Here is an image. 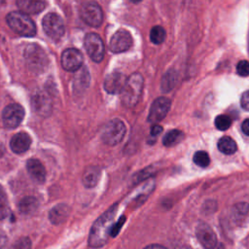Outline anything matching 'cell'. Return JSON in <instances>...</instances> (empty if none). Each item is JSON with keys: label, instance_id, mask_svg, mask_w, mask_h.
I'll list each match as a JSON object with an SVG mask.
<instances>
[{"label": "cell", "instance_id": "obj_1", "mask_svg": "<svg viewBox=\"0 0 249 249\" xmlns=\"http://www.w3.org/2000/svg\"><path fill=\"white\" fill-rule=\"evenodd\" d=\"M117 207V204L111 206L93 223L89 235V245L90 247L98 248L103 246L111 236V229L114 224Z\"/></svg>", "mask_w": 249, "mask_h": 249}, {"label": "cell", "instance_id": "obj_2", "mask_svg": "<svg viewBox=\"0 0 249 249\" xmlns=\"http://www.w3.org/2000/svg\"><path fill=\"white\" fill-rule=\"evenodd\" d=\"M143 78L139 73H133L127 78L121 92L122 101L126 107H133L139 102L143 91Z\"/></svg>", "mask_w": 249, "mask_h": 249}, {"label": "cell", "instance_id": "obj_3", "mask_svg": "<svg viewBox=\"0 0 249 249\" xmlns=\"http://www.w3.org/2000/svg\"><path fill=\"white\" fill-rule=\"evenodd\" d=\"M7 23L16 33L32 37L36 34V26L33 20L21 12H11L7 16Z\"/></svg>", "mask_w": 249, "mask_h": 249}, {"label": "cell", "instance_id": "obj_4", "mask_svg": "<svg viewBox=\"0 0 249 249\" xmlns=\"http://www.w3.org/2000/svg\"><path fill=\"white\" fill-rule=\"evenodd\" d=\"M125 131L126 127L124 122L119 119H114L105 124L101 133V139L105 144L115 146L124 139Z\"/></svg>", "mask_w": 249, "mask_h": 249}, {"label": "cell", "instance_id": "obj_5", "mask_svg": "<svg viewBox=\"0 0 249 249\" xmlns=\"http://www.w3.org/2000/svg\"><path fill=\"white\" fill-rule=\"evenodd\" d=\"M24 57L30 69L36 72L42 71L48 63L47 54L45 53L44 50L36 44L28 45L25 48Z\"/></svg>", "mask_w": 249, "mask_h": 249}, {"label": "cell", "instance_id": "obj_6", "mask_svg": "<svg viewBox=\"0 0 249 249\" xmlns=\"http://www.w3.org/2000/svg\"><path fill=\"white\" fill-rule=\"evenodd\" d=\"M42 25L45 33L53 40H59L64 34L63 20L57 14L50 13L45 16Z\"/></svg>", "mask_w": 249, "mask_h": 249}, {"label": "cell", "instance_id": "obj_7", "mask_svg": "<svg viewBox=\"0 0 249 249\" xmlns=\"http://www.w3.org/2000/svg\"><path fill=\"white\" fill-rule=\"evenodd\" d=\"M80 16L89 26L98 27L103 21V12L95 2H88L81 7Z\"/></svg>", "mask_w": 249, "mask_h": 249}, {"label": "cell", "instance_id": "obj_8", "mask_svg": "<svg viewBox=\"0 0 249 249\" xmlns=\"http://www.w3.org/2000/svg\"><path fill=\"white\" fill-rule=\"evenodd\" d=\"M85 48L89 57L95 61L100 62L104 57V43L99 35L95 33H89L85 37Z\"/></svg>", "mask_w": 249, "mask_h": 249}, {"label": "cell", "instance_id": "obj_9", "mask_svg": "<svg viewBox=\"0 0 249 249\" xmlns=\"http://www.w3.org/2000/svg\"><path fill=\"white\" fill-rule=\"evenodd\" d=\"M132 44L133 40L130 33L125 29H119L111 37L109 47L114 53H120L129 50Z\"/></svg>", "mask_w": 249, "mask_h": 249}, {"label": "cell", "instance_id": "obj_10", "mask_svg": "<svg viewBox=\"0 0 249 249\" xmlns=\"http://www.w3.org/2000/svg\"><path fill=\"white\" fill-rule=\"evenodd\" d=\"M171 101L167 97H158L154 100L151 105L148 122L157 124L165 118L169 109H170Z\"/></svg>", "mask_w": 249, "mask_h": 249}, {"label": "cell", "instance_id": "obj_11", "mask_svg": "<svg viewBox=\"0 0 249 249\" xmlns=\"http://www.w3.org/2000/svg\"><path fill=\"white\" fill-rule=\"evenodd\" d=\"M24 117V110L18 104L8 105L2 114V119L4 125L8 128L17 127L22 121Z\"/></svg>", "mask_w": 249, "mask_h": 249}, {"label": "cell", "instance_id": "obj_12", "mask_svg": "<svg viewBox=\"0 0 249 249\" xmlns=\"http://www.w3.org/2000/svg\"><path fill=\"white\" fill-rule=\"evenodd\" d=\"M83 54L76 49H67L61 54V65L67 71H77L82 67Z\"/></svg>", "mask_w": 249, "mask_h": 249}, {"label": "cell", "instance_id": "obj_13", "mask_svg": "<svg viewBox=\"0 0 249 249\" xmlns=\"http://www.w3.org/2000/svg\"><path fill=\"white\" fill-rule=\"evenodd\" d=\"M127 77H125L123 73L114 71L107 75L104 80V89L108 93L117 94L121 93L124 88Z\"/></svg>", "mask_w": 249, "mask_h": 249}, {"label": "cell", "instance_id": "obj_14", "mask_svg": "<svg viewBox=\"0 0 249 249\" xmlns=\"http://www.w3.org/2000/svg\"><path fill=\"white\" fill-rule=\"evenodd\" d=\"M196 237L205 249H216L217 237L212 229L204 223H199L196 227Z\"/></svg>", "mask_w": 249, "mask_h": 249}, {"label": "cell", "instance_id": "obj_15", "mask_svg": "<svg viewBox=\"0 0 249 249\" xmlns=\"http://www.w3.org/2000/svg\"><path fill=\"white\" fill-rule=\"evenodd\" d=\"M26 169L29 176L37 183H43L46 179V169L42 162L36 159H29L26 161Z\"/></svg>", "mask_w": 249, "mask_h": 249}, {"label": "cell", "instance_id": "obj_16", "mask_svg": "<svg viewBox=\"0 0 249 249\" xmlns=\"http://www.w3.org/2000/svg\"><path fill=\"white\" fill-rule=\"evenodd\" d=\"M17 6L25 15H36L46 7L45 0H17Z\"/></svg>", "mask_w": 249, "mask_h": 249}, {"label": "cell", "instance_id": "obj_17", "mask_svg": "<svg viewBox=\"0 0 249 249\" xmlns=\"http://www.w3.org/2000/svg\"><path fill=\"white\" fill-rule=\"evenodd\" d=\"M31 139L25 132H18L15 134L10 141V147L12 151L17 154H22L26 152L29 149Z\"/></svg>", "mask_w": 249, "mask_h": 249}, {"label": "cell", "instance_id": "obj_18", "mask_svg": "<svg viewBox=\"0 0 249 249\" xmlns=\"http://www.w3.org/2000/svg\"><path fill=\"white\" fill-rule=\"evenodd\" d=\"M32 104L39 115L46 117L50 115L52 111V101L50 97L43 92H38L32 97Z\"/></svg>", "mask_w": 249, "mask_h": 249}, {"label": "cell", "instance_id": "obj_19", "mask_svg": "<svg viewBox=\"0 0 249 249\" xmlns=\"http://www.w3.org/2000/svg\"><path fill=\"white\" fill-rule=\"evenodd\" d=\"M70 209L65 203L54 205L49 212V219L53 225H60L64 223L69 215Z\"/></svg>", "mask_w": 249, "mask_h": 249}, {"label": "cell", "instance_id": "obj_20", "mask_svg": "<svg viewBox=\"0 0 249 249\" xmlns=\"http://www.w3.org/2000/svg\"><path fill=\"white\" fill-rule=\"evenodd\" d=\"M99 177H100V169L97 166H89L84 171L82 182L85 187L92 188L97 184Z\"/></svg>", "mask_w": 249, "mask_h": 249}, {"label": "cell", "instance_id": "obj_21", "mask_svg": "<svg viewBox=\"0 0 249 249\" xmlns=\"http://www.w3.org/2000/svg\"><path fill=\"white\" fill-rule=\"evenodd\" d=\"M178 81V73L177 71H175L174 69H170L168 70L164 76L161 79V83H160V89L163 92H167L170 91L176 85Z\"/></svg>", "mask_w": 249, "mask_h": 249}, {"label": "cell", "instance_id": "obj_22", "mask_svg": "<svg viewBox=\"0 0 249 249\" xmlns=\"http://www.w3.org/2000/svg\"><path fill=\"white\" fill-rule=\"evenodd\" d=\"M217 146H218L219 151L225 155L234 154L237 150V145H236L235 141L232 138H231L230 136H224V137L220 138Z\"/></svg>", "mask_w": 249, "mask_h": 249}, {"label": "cell", "instance_id": "obj_23", "mask_svg": "<svg viewBox=\"0 0 249 249\" xmlns=\"http://www.w3.org/2000/svg\"><path fill=\"white\" fill-rule=\"evenodd\" d=\"M39 202L34 196H25L18 202V209L23 214H31L38 208Z\"/></svg>", "mask_w": 249, "mask_h": 249}, {"label": "cell", "instance_id": "obj_24", "mask_svg": "<svg viewBox=\"0 0 249 249\" xmlns=\"http://www.w3.org/2000/svg\"><path fill=\"white\" fill-rule=\"evenodd\" d=\"M184 138V133L179 129H171L162 138V143L165 147H173L180 143Z\"/></svg>", "mask_w": 249, "mask_h": 249}, {"label": "cell", "instance_id": "obj_25", "mask_svg": "<svg viewBox=\"0 0 249 249\" xmlns=\"http://www.w3.org/2000/svg\"><path fill=\"white\" fill-rule=\"evenodd\" d=\"M89 75L86 68H80L78 74L74 78V89L76 90L85 89L89 86Z\"/></svg>", "mask_w": 249, "mask_h": 249}, {"label": "cell", "instance_id": "obj_26", "mask_svg": "<svg viewBox=\"0 0 249 249\" xmlns=\"http://www.w3.org/2000/svg\"><path fill=\"white\" fill-rule=\"evenodd\" d=\"M165 35H166V32L164 28L160 25H156L150 31V40L155 45H160L164 41Z\"/></svg>", "mask_w": 249, "mask_h": 249}, {"label": "cell", "instance_id": "obj_27", "mask_svg": "<svg viewBox=\"0 0 249 249\" xmlns=\"http://www.w3.org/2000/svg\"><path fill=\"white\" fill-rule=\"evenodd\" d=\"M193 160H194V162L200 167H206L210 162V158L205 151L196 152Z\"/></svg>", "mask_w": 249, "mask_h": 249}, {"label": "cell", "instance_id": "obj_28", "mask_svg": "<svg viewBox=\"0 0 249 249\" xmlns=\"http://www.w3.org/2000/svg\"><path fill=\"white\" fill-rule=\"evenodd\" d=\"M10 209L8 204V199L6 196L5 192L0 187V220L5 219L9 215Z\"/></svg>", "mask_w": 249, "mask_h": 249}, {"label": "cell", "instance_id": "obj_29", "mask_svg": "<svg viewBox=\"0 0 249 249\" xmlns=\"http://www.w3.org/2000/svg\"><path fill=\"white\" fill-rule=\"evenodd\" d=\"M231 125V120L226 115H219L215 119V126L219 130H227Z\"/></svg>", "mask_w": 249, "mask_h": 249}, {"label": "cell", "instance_id": "obj_30", "mask_svg": "<svg viewBox=\"0 0 249 249\" xmlns=\"http://www.w3.org/2000/svg\"><path fill=\"white\" fill-rule=\"evenodd\" d=\"M10 249H31V240L26 236L20 237L11 246Z\"/></svg>", "mask_w": 249, "mask_h": 249}, {"label": "cell", "instance_id": "obj_31", "mask_svg": "<svg viewBox=\"0 0 249 249\" xmlns=\"http://www.w3.org/2000/svg\"><path fill=\"white\" fill-rule=\"evenodd\" d=\"M236 72L239 76L246 77L249 75V61L247 60H240L236 64Z\"/></svg>", "mask_w": 249, "mask_h": 249}, {"label": "cell", "instance_id": "obj_32", "mask_svg": "<svg viewBox=\"0 0 249 249\" xmlns=\"http://www.w3.org/2000/svg\"><path fill=\"white\" fill-rule=\"evenodd\" d=\"M124 221H125V217L122 216L116 223L113 224L112 229H111V236H116L119 233V231H120L122 226L124 225Z\"/></svg>", "mask_w": 249, "mask_h": 249}, {"label": "cell", "instance_id": "obj_33", "mask_svg": "<svg viewBox=\"0 0 249 249\" xmlns=\"http://www.w3.org/2000/svg\"><path fill=\"white\" fill-rule=\"evenodd\" d=\"M240 104L244 110L249 111V90L242 93L240 98Z\"/></svg>", "mask_w": 249, "mask_h": 249}, {"label": "cell", "instance_id": "obj_34", "mask_svg": "<svg viewBox=\"0 0 249 249\" xmlns=\"http://www.w3.org/2000/svg\"><path fill=\"white\" fill-rule=\"evenodd\" d=\"M151 172H152V171H151L149 168H147V169H145V170H141L137 175H135V177H134V182H135V183H138V182L144 180L145 178H147V177L151 174Z\"/></svg>", "mask_w": 249, "mask_h": 249}, {"label": "cell", "instance_id": "obj_35", "mask_svg": "<svg viewBox=\"0 0 249 249\" xmlns=\"http://www.w3.org/2000/svg\"><path fill=\"white\" fill-rule=\"evenodd\" d=\"M161 131H162V127H161L160 124H155L154 125H152L150 133H151V135H152V136L156 137V136H157V135H159Z\"/></svg>", "mask_w": 249, "mask_h": 249}, {"label": "cell", "instance_id": "obj_36", "mask_svg": "<svg viewBox=\"0 0 249 249\" xmlns=\"http://www.w3.org/2000/svg\"><path fill=\"white\" fill-rule=\"evenodd\" d=\"M7 235L5 234V232L0 229V249H3L6 246L7 243Z\"/></svg>", "mask_w": 249, "mask_h": 249}, {"label": "cell", "instance_id": "obj_37", "mask_svg": "<svg viewBox=\"0 0 249 249\" xmlns=\"http://www.w3.org/2000/svg\"><path fill=\"white\" fill-rule=\"evenodd\" d=\"M241 129L245 135L249 136V119H246L243 121L241 124Z\"/></svg>", "mask_w": 249, "mask_h": 249}, {"label": "cell", "instance_id": "obj_38", "mask_svg": "<svg viewBox=\"0 0 249 249\" xmlns=\"http://www.w3.org/2000/svg\"><path fill=\"white\" fill-rule=\"evenodd\" d=\"M144 249H166V248L160 244H151V245L146 246Z\"/></svg>", "mask_w": 249, "mask_h": 249}, {"label": "cell", "instance_id": "obj_39", "mask_svg": "<svg viewBox=\"0 0 249 249\" xmlns=\"http://www.w3.org/2000/svg\"><path fill=\"white\" fill-rule=\"evenodd\" d=\"M4 153H5V147H4V145L0 142V158L4 155Z\"/></svg>", "mask_w": 249, "mask_h": 249}, {"label": "cell", "instance_id": "obj_40", "mask_svg": "<svg viewBox=\"0 0 249 249\" xmlns=\"http://www.w3.org/2000/svg\"><path fill=\"white\" fill-rule=\"evenodd\" d=\"M178 249H192L190 246H187V245H183V246H181L180 248H178Z\"/></svg>", "mask_w": 249, "mask_h": 249}, {"label": "cell", "instance_id": "obj_41", "mask_svg": "<svg viewBox=\"0 0 249 249\" xmlns=\"http://www.w3.org/2000/svg\"><path fill=\"white\" fill-rule=\"evenodd\" d=\"M129 1H131L132 3H135V4H136V3H139V2H141L142 0H129Z\"/></svg>", "mask_w": 249, "mask_h": 249}]
</instances>
